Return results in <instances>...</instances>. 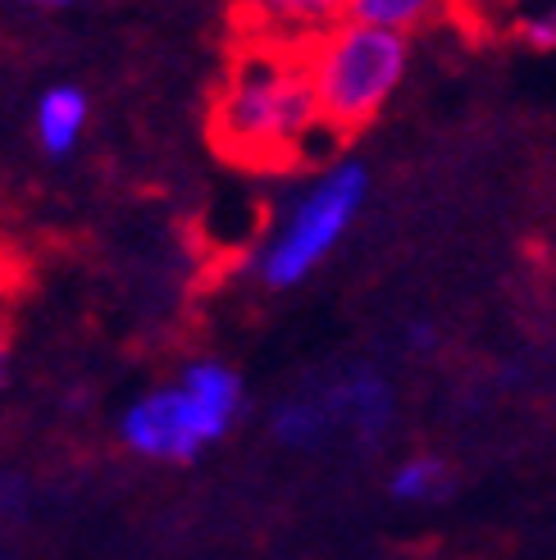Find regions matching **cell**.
<instances>
[{
  "label": "cell",
  "mask_w": 556,
  "mask_h": 560,
  "mask_svg": "<svg viewBox=\"0 0 556 560\" xmlns=\"http://www.w3.org/2000/svg\"><path fill=\"white\" fill-rule=\"evenodd\" d=\"M324 132L301 50L252 46L238 55L210 109V137L233 164L283 170L311 155Z\"/></svg>",
  "instance_id": "6da1fadb"
},
{
  "label": "cell",
  "mask_w": 556,
  "mask_h": 560,
  "mask_svg": "<svg viewBox=\"0 0 556 560\" xmlns=\"http://www.w3.org/2000/svg\"><path fill=\"white\" fill-rule=\"evenodd\" d=\"M246 410L242 374L219 355H197L170 378L155 383L119 410L115 433L124 452L155 465H192L215 442H224Z\"/></svg>",
  "instance_id": "7a4b0ae2"
},
{
  "label": "cell",
  "mask_w": 556,
  "mask_h": 560,
  "mask_svg": "<svg viewBox=\"0 0 556 560\" xmlns=\"http://www.w3.org/2000/svg\"><path fill=\"white\" fill-rule=\"evenodd\" d=\"M305 73L320 101V119L333 137L360 132L383 115L410 69V37L366 27L347 14L333 19L324 33H311L301 46Z\"/></svg>",
  "instance_id": "3957f363"
},
{
  "label": "cell",
  "mask_w": 556,
  "mask_h": 560,
  "mask_svg": "<svg viewBox=\"0 0 556 560\" xmlns=\"http://www.w3.org/2000/svg\"><path fill=\"white\" fill-rule=\"evenodd\" d=\"M370 201V170L360 160H333L311 178L256 256V283L265 292H292L343 246Z\"/></svg>",
  "instance_id": "277c9868"
},
{
  "label": "cell",
  "mask_w": 556,
  "mask_h": 560,
  "mask_svg": "<svg viewBox=\"0 0 556 560\" xmlns=\"http://www.w3.org/2000/svg\"><path fill=\"white\" fill-rule=\"evenodd\" d=\"M320 401L333 419L338 433H351L360 446H379L387 433H393L397 419V392L383 378V370L374 365H347L338 370L328 383L315 387Z\"/></svg>",
  "instance_id": "5b68a950"
},
{
  "label": "cell",
  "mask_w": 556,
  "mask_h": 560,
  "mask_svg": "<svg viewBox=\"0 0 556 560\" xmlns=\"http://www.w3.org/2000/svg\"><path fill=\"white\" fill-rule=\"evenodd\" d=\"M88 124H92V101L78 82H50L33 101V137H37L42 155H50V160H65L82 142Z\"/></svg>",
  "instance_id": "8992f818"
},
{
  "label": "cell",
  "mask_w": 556,
  "mask_h": 560,
  "mask_svg": "<svg viewBox=\"0 0 556 560\" xmlns=\"http://www.w3.org/2000/svg\"><path fill=\"white\" fill-rule=\"evenodd\" d=\"M265 429L278 446H288V452H315V446H324L333 433H338L315 387L292 392V397H278L265 415Z\"/></svg>",
  "instance_id": "52a82bcc"
},
{
  "label": "cell",
  "mask_w": 556,
  "mask_h": 560,
  "mask_svg": "<svg viewBox=\"0 0 556 560\" xmlns=\"http://www.w3.org/2000/svg\"><path fill=\"white\" fill-rule=\"evenodd\" d=\"M452 488H456V474L448 456H438V452L402 456L387 469V497L402 501V506H433V501L452 497Z\"/></svg>",
  "instance_id": "ba28073f"
},
{
  "label": "cell",
  "mask_w": 556,
  "mask_h": 560,
  "mask_svg": "<svg viewBox=\"0 0 556 560\" xmlns=\"http://www.w3.org/2000/svg\"><path fill=\"white\" fill-rule=\"evenodd\" d=\"M343 14L366 23V27H383V33L410 37L420 23H429L433 5L429 0H351V5H343Z\"/></svg>",
  "instance_id": "9c48e42d"
},
{
  "label": "cell",
  "mask_w": 556,
  "mask_h": 560,
  "mask_svg": "<svg viewBox=\"0 0 556 560\" xmlns=\"http://www.w3.org/2000/svg\"><path fill=\"white\" fill-rule=\"evenodd\" d=\"M516 42L524 50H538V55H552L556 50V5H543L534 14H520L516 19Z\"/></svg>",
  "instance_id": "30bf717a"
},
{
  "label": "cell",
  "mask_w": 556,
  "mask_h": 560,
  "mask_svg": "<svg viewBox=\"0 0 556 560\" xmlns=\"http://www.w3.org/2000/svg\"><path fill=\"white\" fill-rule=\"evenodd\" d=\"M33 506V488L23 474H0V524H14Z\"/></svg>",
  "instance_id": "8fae6325"
},
{
  "label": "cell",
  "mask_w": 556,
  "mask_h": 560,
  "mask_svg": "<svg viewBox=\"0 0 556 560\" xmlns=\"http://www.w3.org/2000/svg\"><path fill=\"white\" fill-rule=\"evenodd\" d=\"M402 342H406L410 355H433V351L442 347V332H438L433 319H410V324L402 328Z\"/></svg>",
  "instance_id": "7c38bea8"
},
{
  "label": "cell",
  "mask_w": 556,
  "mask_h": 560,
  "mask_svg": "<svg viewBox=\"0 0 556 560\" xmlns=\"http://www.w3.org/2000/svg\"><path fill=\"white\" fill-rule=\"evenodd\" d=\"M5 365H10V342H5V324H0V383H5Z\"/></svg>",
  "instance_id": "4fadbf2b"
},
{
  "label": "cell",
  "mask_w": 556,
  "mask_h": 560,
  "mask_svg": "<svg viewBox=\"0 0 556 560\" xmlns=\"http://www.w3.org/2000/svg\"><path fill=\"white\" fill-rule=\"evenodd\" d=\"M0 560H10V542H5V528H0Z\"/></svg>",
  "instance_id": "5bb4252c"
}]
</instances>
